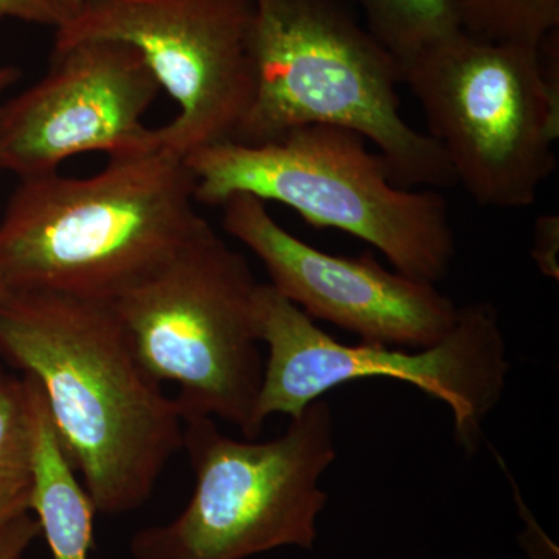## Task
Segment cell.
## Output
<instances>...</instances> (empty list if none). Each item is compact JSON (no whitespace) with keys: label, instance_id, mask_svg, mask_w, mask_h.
<instances>
[{"label":"cell","instance_id":"cell-14","mask_svg":"<svg viewBox=\"0 0 559 559\" xmlns=\"http://www.w3.org/2000/svg\"><path fill=\"white\" fill-rule=\"evenodd\" d=\"M32 378L0 380V530L31 511L33 489Z\"/></svg>","mask_w":559,"mask_h":559},{"label":"cell","instance_id":"cell-5","mask_svg":"<svg viewBox=\"0 0 559 559\" xmlns=\"http://www.w3.org/2000/svg\"><path fill=\"white\" fill-rule=\"evenodd\" d=\"M558 49V31L539 47L460 32L401 68L457 186L484 207H528L557 168Z\"/></svg>","mask_w":559,"mask_h":559},{"label":"cell","instance_id":"cell-3","mask_svg":"<svg viewBox=\"0 0 559 559\" xmlns=\"http://www.w3.org/2000/svg\"><path fill=\"white\" fill-rule=\"evenodd\" d=\"M252 105L230 142L263 145L308 124L373 143L403 189L457 186L447 154L401 116V69L347 0H253Z\"/></svg>","mask_w":559,"mask_h":559},{"label":"cell","instance_id":"cell-8","mask_svg":"<svg viewBox=\"0 0 559 559\" xmlns=\"http://www.w3.org/2000/svg\"><path fill=\"white\" fill-rule=\"evenodd\" d=\"M255 316L260 341L270 348L257 404L261 425L274 414L294 417L349 381L390 378L447 404L455 441L474 454L488 415L506 392L510 373L506 337L498 310L489 301L459 307L450 333L425 348L341 344L270 283H260L257 289Z\"/></svg>","mask_w":559,"mask_h":559},{"label":"cell","instance_id":"cell-13","mask_svg":"<svg viewBox=\"0 0 559 559\" xmlns=\"http://www.w3.org/2000/svg\"><path fill=\"white\" fill-rule=\"evenodd\" d=\"M366 28L399 62L400 69L459 35L457 0H353Z\"/></svg>","mask_w":559,"mask_h":559},{"label":"cell","instance_id":"cell-17","mask_svg":"<svg viewBox=\"0 0 559 559\" xmlns=\"http://www.w3.org/2000/svg\"><path fill=\"white\" fill-rule=\"evenodd\" d=\"M20 20L57 28L61 16L50 0H0V21Z\"/></svg>","mask_w":559,"mask_h":559},{"label":"cell","instance_id":"cell-18","mask_svg":"<svg viewBox=\"0 0 559 559\" xmlns=\"http://www.w3.org/2000/svg\"><path fill=\"white\" fill-rule=\"evenodd\" d=\"M39 535L38 521L28 513L22 514L0 530V559H22V555Z\"/></svg>","mask_w":559,"mask_h":559},{"label":"cell","instance_id":"cell-10","mask_svg":"<svg viewBox=\"0 0 559 559\" xmlns=\"http://www.w3.org/2000/svg\"><path fill=\"white\" fill-rule=\"evenodd\" d=\"M160 84L138 49L83 40L53 49L49 72L0 109V165L20 179L58 171L75 154L110 157L159 148L143 124Z\"/></svg>","mask_w":559,"mask_h":559},{"label":"cell","instance_id":"cell-20","mask_svg":"<svg viewBox=\"0 0 559 559\" xmlns=\"http://www.w3.org/2000/svg\"><path fill=\"white\" fill-rule=\"evenodd\" d=\"M61 16V24L72 17L80 10L83 0H50Z\"/></svg>","mask_w":559,"mask_h":559},{"label":"cell","instance_id":"cell-4","mask_svg":"<svg viewBox=\"0 0 559 559\" xmlns=\"http://www.w3.org/2000/svg\"><path fill=\"white\" fill-rule=\"evenodd\" d=\"M367 142L349 128L308 124L263 145L215 143L183 162L194 202L221 207L238 193L280 202L312 227L366 241L401 274L437 285L455 257L447 201L432 189L396 186Z\"/></svg>","mask_w":559,"mask_h":559},{"label":"cell","instance_id":"cell-16","mask_svg":"<svg viewBox=\"0 0 559 559\" xmlns=\"http://www.w3.org/2000/svg\"><path fill=\"white\" fill-rule=\"evenodd\" d=\"M559 218L544 215L536 221L532 257L539 271L547 277L558 280Z\"/></svg>","mask_w":559,"mask_h":559},{"label":"cell","instance_id":"cell-6","mask_svg":"<svg viewBox=\"0 0 559 559\" xmlns=\"http://www.w3.org/2000/svg\"><path fill=\"white\" fill-rule=\"evenodd\" d=\"M197 477L176 520L132 536L135 559H246L296 546L312 549L329 502L320 488L337 457L333 411L320 399L271 441L235 440L215 418H183V447Z\"/></svg>","mask_w":559,"mask_h":559},{"label":"cell","instance_id":"cell-7","mask_svg":"<svg viewBox=\"0 0 559 559\" xmlns=\"http://www.w3.org/2000/svg\"><path fill=\"white\" fill-rule=\"evenodd\" d=\"M248 260L205 221L156 271L110 301L145 369L179 385L182 418H221L260 436L263 382Z\"/></svg>","mask_w":559,"mask_h":559},{"label":"cell","instance_id":"cell-19","mask_svg":"<svg viewBox=\"0 0 559 559\" xmlns=\"http://www.w3.org/2000/svg\"><path fill=\"white\" fill-rule=\"evenodd\" d=\"M21 75V69L14 68V66H2V68H0V109H2L3 105V94H5L14 83L20 81ZM2 171V165H0V173Z\"/></svg>","mask_w":559,"mask_h":559},{"label":"cell","instance_id":"cell-21","mask_svg":"<svg viewBox=\"0 0 559 559\" xmlns=\"http://www.w3.org/2000/svg\"><path fill=\"white\" fill-rule=\"evenodd\" d=\"M3 377H5V373H3L2 370H0V380H2Z\"/></svg>","mask_w":559,"mask_h":559},{"label":"cell","instance_id":"cell-11","mask_svg":"<svg viewBox=\"0 0 559 559\" xmlns=\"http://www.w3.org/2000/svg\"><path fill=\"white\" fill-rule=\"evenodd\" d=\"M221 207L223 229L259 257L272 288L312 320H326L360 342L406 348L437 344L457 322V305L436 285L385 270L371 250L341 257L312 248L250 194H234Z\"/></svg>","mask_w":559,"mask_h":559},{"label":"cell","instance_id":"cell-15","mask_svg":"<svg viewBox=\"0 0 559 559\" xmlns=\"http://www.w3.org/2000/svg\"><path fill=\"white\" fill-rule=\"evenodd\" d=\"M466 35L489 43L539 47L559 27V0H457Z\"/></svg>","mask_w":559,"mask_h":559},{"label":"cell","instance_id":"cell-2","mask_svg":"<svg viewBox=\"0 0 559 559\" xmlns=\"http://www.w3.org/2000/svg\"><path fill=\"white\" fill-rule=\"evenodd\" d=\"M204 223L193 175L160 146L110 157L92 178L21 179L0 221V293L114 301Z\"/></svg>","mask_w":559,"mask_h":559},{"label":"cell","instance_id":"cell-1","mask_svg":"<svg viewBox=\"0 0 559 559\" xmlns=\"http://www.w3.org/2000/svg\"><path fill=\"white\" fill-rule=\"evenodd\" d=\"M0 358L38 382L97 513L140 509L182 450L183 418L139 359L112 304L0 293Z\"/></svg>","mask_w":559,"mask_h":559},{"label":"cell","instance_id":"cell-9","mask_svg":"<svg viewBox=\"0 0 559 559\" xmlns=\"http://www.w3.org/2000/svg\"><path fill=\"white\" fill-rule=\"evenodd\" d=\"M253 0H83L53 49L83 40L130 44L179 106L160 148L186 159L234 139L252 105Z\"/></svg>","mask_w":559,"mask_h":559},{"label":"cell","instance_id":"cell-12","mask_svg":"<svg viewBox=\"0 0 559 559\" xmlns=\"http://www.w3.org/2000/svg\"><path fill=\"white\" fill-rule=\"evenodd\" d=\"M31 378L35 415L31 511L36 513L51 559H92L97 510L62 451L43 390Z\"/></svg>","mask_w":559,"mask_h":559}]
</instances>
